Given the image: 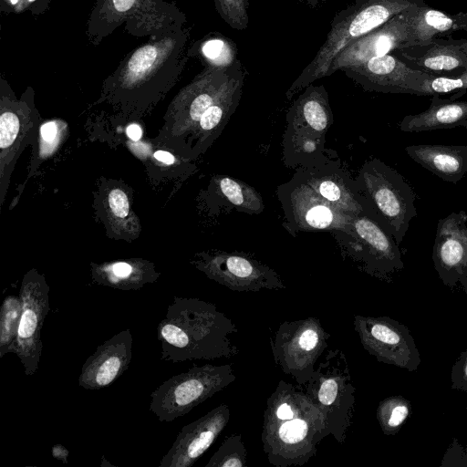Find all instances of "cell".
<instances>
[{
  "label": "cell",
  "instance_id": "obj_8",
  "mask_svg": "<svg viewBox=\"0 0 467 467\" xmlns=\"http://www.w3.org/2000/svg\"><path fill=\"white\" fill-rule=\"evenodd\" d=\"M235 379L233 364L194 365L166 379L151 392L150 410L160 421L171 422Z\"/></svg>",
  "mask_w": 467,
  "mask_h": 467
},
{
  "label": "cell",
  "instance_id": "obj_3",
  "mask_svg": "<svg viewBox=\"0 0 467 467\" xmlns=\"http://www.w3.org/2000/svg\"><path fill=\"white\" fill-rule=\"evenodd\" d=\"M191 28L172 30L129 52L105 80L114 100L145 102L165 93L178 79L188 59Z\"/></svg>",
  "mask_w": 467,
  "mask_h": 467
},
{
  "label": "cell",
  "instance_id": "obj_24",
  "mask_svg": "<svg viewBox=\"0 0 467 467\" xmlns=\"http://www.w3.org/2000/svg\"><path fill=\"white\" fill-rule=\"evenodd\" d=\"M463 127L467 129V101H455L432 95L429 108L405 116L399 124L404 132H420Z\"/></svg>",
  "mask_w": 467,
  "mask_h": 467
},
{
  "label": "cell",
  "instance_id": "obj_15",
  "mask_svg": "<svg viewBox=\"0 0 467 467\" xmlns=\"http://www.w3.org/2000/svg\"><path fill=\"white\" fill-rule=\"evenodd\" d=\"M434 268L443 285L467 294V213L440 219L432 249Z\"/></svg>",
  "mask_w": 467,
  "mask_h": 467
},
{
  "label": "cell",
  "instance_id": "obj_10",
  "mask_svg": "<svg viewBox=\"0 0 467 467\" xmlns=\"http://www.w3.org/2000/svg\"><path fill=\"white\" fill-rule=\"evenodd\" d=\"M329 337L317 317L284 321L269 337L274 361L284 374L305 386L325 353Z\"/></svg>",
  "mask_w": 467,
  "mask_h": 467
},
{
  "label": "cell",
  "instance_id": "obj_31",
  "mask_svg": "<svg viewBox=\"0 0 467 467\" xmlns=\"http://www.w3.org/2000/svg\"><path fill=\"white\" fill-rule=\"evenodd\" d=\"M411 414L410 400L401 395H393L381 400L376 418L385 435H395Z\"/></svg>",
  "mask_w": 467,
  "mask_h": 467
},
{
  "label": "cell",
  "instance_id": "obj_9",
  "mask_svg": "<svg viewBox=\"0 0 467 467\" xmlns=\"http://www.w3.org/2000/svg\"><path fill=\"white\" fill-rule=\"evenodd\" d=\"M333 234L344 256L372 277L389 283L404 267L400 244L370 214L353 215L350 234L337 232Z\"/></svg>",
  "mask_w": 467,
  "mask_h": 467
},
{
  "label": "cell",
  "instance_id": "obj_22",
  "mask_svg": "<svg viewBox=\"0 0 467 467\" xmlns=\"http://www.w3.org/2000/svg\"><path fill=\"white\" fill-rule=\"evenodd\" d=\"M333 123V112L324 86L308 85L293 102L286 113V125L324 136Z\"/></svg>",
  "mask_w": 467,
  "mask_h": 467
},
{
  "label": "cell",
  "instance_id": "obj_6",
  "mask_svg": "<svg viewBox=\"0 0 467 467\" xmlns=\"http://www.w3.org/2000/svg\"><path fill=\"white\" fill-rule=\"evenodd\" d=\"M371 215L400 244L417 216L416 194L396 170L378 158L365 161L355 178Z\"/></svg>",
  "mask_w": 467,
  "mask_h": 467
},
{
  "label": "cell",
  "instance_id": "obj_28",
  "mask_svg": "<svg viewBox=\"0 0 467 467\" xmlns=\"http://www.w3.org/2000/svg\"><path fill=\"white\" fill-rule=\"evenodd\" d=\"M151 268L145 265L129 262H116L98 268L93 275L94 280L103 285L121 290H137L157 278Z\"/></svg>",
  "mask_w": 467,
  "mask_h": 467
},
{
  "label": "cell",
  "instance_id": "obj_26",
  "mask_svg": "<svg viewBox=\"0 0 467 467\" xmlns=\"http://www.w3.org/2000/svg\"><path fill=\"white\" fill-rule=\"evenodd\" d=\"M245 72L242 69L221 97L202 115L196 124L199 130V146L205 149L223 131L237 109L244 84Z\"/></svg>",
  "mask_w": 467,
  "mask_h": 467
},
{
  "label": "cell",
  "instance_id": "obj_44",
  "mask_svg": "<svg viewBox=\"0 0 467 467\" xmlns=\"http://www.w3.org/2000/svg\"><path fill=\"white\" fill-rule=\"evenodd\" d=\"M53 449L57 450L59 452V455L57 456L58 459H62L63 462H67V451L66 448H64L60 444H57Z\"/></svg>",
  "mask_w": 467,
  "mask_h": 467
},
{
  "label": "cell",
  "instance_id": "obj_35",
  "mask_svg": "<svg viewBox=\"0 0 467 467\" xmlns=\"http://www.w3.org/2000/svg\"><path fill=\"white\" fill-rule=\"evenodd\" d=\"M458 91H467V68L456 77H440L428 75L421 86V96H432Z\"/></svg>",
  "mask_w": 467,
  "mask_h": 467
},
{
  "label": "cell",
  "instance_id": "obj_11",
  "mask_svg": "<svg viewBox=\"0 0 467 467\" xmlns=\"http://www.w3.org/2000/svg\"><path fill=\"white\" fill-rule=\"evenodd\" d=\"M276 192L289 231L350 234L353 215L331 205L296 175L280 184Z\"/></svg>",
  "mask_w": 467,
  "mask_h": 467
},
{
  "label": "cell",
  "instance_id": "obj_27",
  "mask_svg": "<svg viewBox=\"0 0 467 467\" xmlns=\"http://www.w3.org/2000/svg\"><path fill=\"white\" fill-rule=\"evenodd\" d=\"M325 145L326 137L286 125L282 140L284 162L290 168L309 166L327 155Z\"/></svg>",
  "mask_w": 467,
  "mask_h": 467
},
{
  "label": "cell",
  "instance_id": "obj_14",
  "mask_svg": "<svg viewBox=\"0 0 467 467\" xmlns=\"http://www.w3.org/2000/svg\"><path fill=\"white\" fill-rule=\"evenodd\" d=\"M196 266L208 278L235 292L279 290L286 286L267 265L242 253L216 252L202 257Z\"/></svg>",
  "mask_w": 467,
  "mask_h": 467
},
{
  "label": "cell",
  "instance_id": "obj_43",
  "mask_svg": "<svg viewBox=\"0 0 467 467\" xmlns=\"http://www.w3.org/2000/svg\"><path fill=\"white\" fill-rule=\"evenodd\" d=\"M154 158L161 162L167 163V164H172L174 162V157L172 154H171L168 151L164 150H157L154 153Z\"/></svg>",
  "mask_w": 467,
  "mask_h": 467
},
{
  "label": "cell",
  "instance_id": "obj_19",
  "mask_svg": "<svg viewBox=\"0 0 467 467\" xmlns=\"http://www.w3.org/2000/svg\"><path fill=\"white\" fill-rule=\"evenodd\" d=\"M419 8V7H418ZM404 11L346 47L333 61L328 76L345 67L361 64L407 47L410 38V18L418 9Z\"/></svg>",
  "mask_w": 467,
  "mask_h": 467
},
{
  "label": "cell",
  "instance_id": "obj_1",
  "mask_svg": "<svg viewBox=\"0 0 467 467\" xmlns=\"http://www.w3.org/2000/svg\"><path fill=\"white\" fill-rule=\"evenodd\" d=\"M326 437L323 416L304 387L280 379L263 415L261 441L267 461L276 467L302 466L317 454Z\"/></svg>",
  "mask_w": 467,
  "mask_h": 467
},
{
  "label": "cell",
  "instance_id": "obj_2",
  "mask_svg": "<svg viewBox=\"0 0 467 467\" xmlns=\"http://www.w3.org/2000/svg\"><path fill=\"white\" fill-rule=\"evenodd\" d=\"M238 329L217 306L196 297L174 296L157 327L161 359L172 363L231 358L239 353Z\"/></svg>",
  "mask_w": 467,
  "mask_h": 467
},
{
  "label": "cell",
  "instance_id": "obj_33",
  "mask_svg": "<svg viewBox=\"0 0 467 467\" xmlns=\"http://www.w3.org/2000/svg\"><path fill=\"white\" fill-rule=\"evenodd\" d=\"M247 450L241 434L225 437L204 467H245Z\"/></svg>",
  "mask_w": 467,
  "mask_h": 467
},
{
  "label": "cell",
  "instance_id": "obj_34",
  "mask_svg": "<svg viewBox=\"0 0 467 467\" xmlns=\"http://www.w3.org/2000/svg\"><path fill=\"white\" fill-rule=\"evenodd\" d=\"M215 9L221 18L233 29L244 30L247 28L248 0H213Z\"/></svg>",
  "mask_w": 467,
  "mask_h": 467
},
{
  "label": "cell",
  "instance_id": "obj_38",
  "mask_svg": "<svg viewBox=\"0 0 467 467\" xmlns=\"http://www.w3.org/2000/svg\"><path fill=\"white\" fill-rule=\"evenodd\" d=\"M440 466L467 467V445H462L454 438L445 451Z\"/></svg>",
  "mask_w": 467,
  "mask_h": 467
},
{
  "label": "cell",
  "instance_id": "obj_36",
  "mask_svg": "<svg viewBox=\"0 0 467 467\" xmlns=\"http://www.w3.org/2000/svg\"><path fill=\"white\" fill-rule=\"evenodd\" d=\"M20 130L17 114L10 109L3 110L0 117V147L2 151L10 149Z\"/></svg>",
  "mask_w": 467,
  "mask_h": 467
},
{
  "label": "cell",
  "instance_id": "obj_5",
  "mask_svg": "<svg viewBox=\"0 0 467 467\" xmlns=\"http://www.w3.org/2000/svg\"><path fill=\"white\" fill-rule=\"evenodd\" d=\"M185 14L174 1L96 0L87 22L88 42L98 46L124 24V31L135 37L159 39L185 26Z\"/></svg>",
  "mask_w": 467,
  "mask_h": 467
},
{
  "label": "cell",
  "instance_id": "obj_40",
  "mask_svg": "<svg viewBox=\"0 0 467 467\" xmlns=\"http://www.w3.org/2000/svg\"><path fill=\"white\" fill-rule=\"evenodd\" d=\"M109 203L112 213L119 218L129 214L130 204L126 193L120 189H114L109 194Z\"/></svg>",
  "mask_w": 467,
  "mask_h": 467
},
{
  "label": "cell",
  "instance_id": "obj_13",
  "mask_svg": "<svg viewBox=\"0 0 467 467\" xmlns=\"http://www.w3.org/2000/svg\"><path fill=\"white\" fill-rule=\"evenodd\" d=\"M22 313L13 349L26 376L34 375L43 350L41 330L50 310L49 286L36 271L28 272L19 290Z\"/></svg>",
  "mask_w": 467,
  "mask_h": 467
},
{
  "label": "cell",
  "instance_id": "obj_42",
  "mask_svg": "<svg viewBox=\"0 0 467 467\" xmlns=\"http://www.w3.org/2000/svg\"><path fill=\"white\" fill-rule=\"evenodd\" d=\"M127 135L132 140H139L142 135V131L140 126L131 124L127 128Z\"/></svg>",
  "mask_w": 467,
  "mask_h": 467
},
{
  "label": "cell",
  "instance_id": "obj_32",
  "mask_svg": "<svg viewBox=\"0 0 467 467\" xmlns=\"http://www.w3.org/2000/svg\"><path fill=\"white\" fill-rule=\"evenodd\" d=\"M22 313L19 296L5 297L0 309V358L12 353Z\"/></svg>",
  "mask_w": 467,
  "mask_h": 467
},
{
  "label": "cell",
  "instance_id": "obj_16",
  "mask_svg": "<svg viewBox=\"0 0 467 467\" xmlns=\"http://www.w3.org/2000/svg\"><path fill=\"white\" fill-rule=\"evenodd\" d=\"M295 175L337 209L350 215H371L356 179L339 160H333L327 154L309 166L296 169Z\"/></svg>",
  "mask_w": 467,
  "mask_h": 467
},
{
  "label": "cell",
  "instance_id": "obj_30",
  "mask_svg": "<svg viewBox=\"0 0 467 467\" xmlns=\"http://www.w3.org/2000/svg\"><path fill=\"white\" fill-rule=\"evenodd\" d=\"M219 194L226 203L248 214H259L265 205L261 194L249 184L231 176H219L215 179Z\"/></svg>",
  "mask_w": 467,
  "mask_h": 467
},
{
  "label": "cell",
  "instance_id": "obj_17",
  "mask_svg": "<svg viewBox=\"0 0 467 467\" xmlns=\"http://www.w3.org/2000/svg\"><path fill=\"white\" fill-rule=\"evenodd\" d=\"M341 70L367 91L418 96H421V86L429 75L412 68L394 53Z\"/></svg>",
  "mask_w": 467,
  "mask_h": 467
},
{
  "label": "cell",
  "instance_id": "obj_7",
  "mask_svg": "<svg viewBox=\"0 0 467 467\" xmlns=\"http://www.w3.org/2000/svg\"><path fill=\"white\" fill-rule=\"evenodd\" d=\"M303 387L321 412L327 436L343 444L353 424L356 408V388L345 353L339 348L326 350Z\"/></svg>",
  "mask_w": 467,
  "mask_h": 467
},
{
  "label": "cell",
  "instance_id": "obj_41",
  "mask_svg": "<svg viewBox=\"0 0 467 467\" xmlns=\"http://www.w3.org/2000/svg\"><path fill=\"white\" fill-rule=\"evenodd\" d=\"M57 131V130L56 123L49 121V122L45 123L41 127L40 134H41L43 140H45L46 142H50L56 138Z\"/></svg>",
  "mask_w": 467,
  "mask_h": 467
},
{
  "label": "cell",
  "instance_id": "obj_18",
  "mask_svg": "<svg viewBox=\"0 0 467 467\" xmlns=\"http://www.w3.org/2000/svg\"><path fill=\"white\" fill-rule=\"evenodd\" d=\"M230 418V407L222 403L196 420L183 426L159 466H192L216 441Z\"/></svg>",
  "mask_w": 467,
  "mask_h": 467
},
{
  "label": "cell",
  "instance_id": "obj_39",
  "mask_svg": "<svg viewBox=\"0 0 467 467\" xmlns=\"http://www.w3.org/2000/svg\"><path fill=\"white\" fill-rule=\"evenodd\" d=\"M451 388L467 392V349L460 354L451 368Z\"/></svg>",
  "mask_w": 467,
  "mask_h": 467
},
{
  "label": "cell",
  "instance_id": "obj_4",
  "mask_svg": "<svg viewBox=\"0 0 467 467\" xmlns=\"http://www.w3.org/2000/svg\"><path fill=\"white\" fill-rule=\"evenodd\" d=\"M424 4V0H356L333 18L324 44L287 89L286 98L290 99L315 80L327 77L333 61L349 44L395 16Z\"/></svg>",
  "mask_w": 467,
  "mask_h": 467
},
{
  "label": "cell",
  "instance_id": "obj_25",
  "mask_svg": "<svg viewBox=\"0 0 467 467\" xmlns=\"http://www.w3.org/2000/svg\"><path fill=\"white\" fill-rule=\"evenodd\" d=\"M457 31H467V13L449 14L424 4L410 15L408 47L428 45Z\"/></svg>",
  "mask_w": 467,
  "mask_h": 467
},
{
  "label": "cell",
  "instance_id": "obj_29",
  "mask_svg": "<svg viewBox=\"0 0 467 467\" xmlns=\"http://www.w3.org/2000/svg\"><path fill=\"white\" fill-rule=\"evenodd\" d=\"M188 55L210 67L226 68L239 60L235 43L219 33H211L194 42L190 46Z\"/></svg>",
  "mask_w": 467,
  "mask_h": 467
},
{
  "label": "cell",
  "instance_id": "obj_37",
  "mask_svg": "<svg viewBox=\"0 0 467 467\" xmlns=\"http://www.w3.org/2000/svg\"><path fill=\"white\" fill-rule=\"evenodd\" d=\"M52 0H0V11L2 14H21L30 12L33 16L45 13Z\"/></svg>",
  "mask_w": 467,
  "mask_h": 467
},
{
  "label": "cell",
  "instance_id": "obj_21",
  "mask_svg": "<svg viewBox=\"0 0 467 467\" xmlns=\"http://www.w3.org/2000/svg\"><path fill=\"white\" fill-rule=\"evenodd\" d=\"M393 53L412 68L432 76L456 77L467 68V39L436 37L428 45Z\"/></svg>",
  "mask_w": 467,
  "mask_h": 467
},
{
  "label": "cell",
  "instance_id": "obj_20",
  "mask_svg": "<svg viewBox=\"0 0 467 467\" xmlns=\"http://www.w3.org/2000/svg\"><path fill=\"white\" fill-rule=\"evenodd\" d=\"M133 337L123 329L97 347L84 362L78 377L79 387L88 390L103 389L118 379L132 359Z\"/></svg>",
  "mask_w": 467,
  "mask_h": 467
},
{
  "label": "cell",
  "instance_id": "obj_23",
  "mask_svg": "<svg viewBox=\"0 0 467 467\" xmlns=\"http://www.w3.org/2000/svg\"><path fill=\"white\" fill-rule=\"evenodd\" d=\"M405 151L445 182L457 183L467 173V145L418 144L407 146Z\"/></svg>",
  "mask_w": 467,
  "mask_h": 467
},
{
  "label": "cell",
  "instance_id": "obj_12",
  "mask_svg": "<svg viewBox=\"0 0 467 467\" xmlns=\"http://www.w3.org/2000/svg\"><path fill=\"white\" fill-rule=\"evenodd\" d=\"M354 330L363 348L379 362L410 372L420 364V356L409 327L388 317L355 315Z\"/></svg>",
  "mask_w": 467,
  "mask_h": 467
}]
</instances>
